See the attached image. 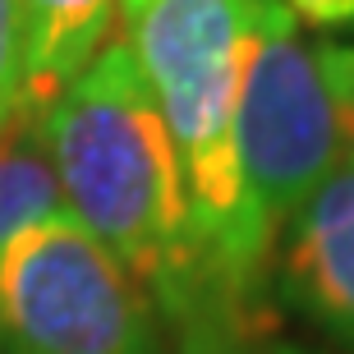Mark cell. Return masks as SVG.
Instances as JSON below:
<instances>
[{"label": "cell", "mask_w": 354, "mask_h": 354, "mask_svg": "<svg viewBox=\"0 0 354 354\" xmlns=\"http://www.w3.org/2000/svg\"><path fill=\"white\" fill-rule=\"evenodd\" d=\"M65 207L152 295L180 354H244L189 230L171 129L129 41H102L79 79L41 111Z\"/></svg>", "instance_id": "obj_1"}, {"label": "cell", "mask_w": 354, "mask_h": 354, "mask_svg": "<svg viewBox=\"0 0 354 354\" xmlns=\"http://www.w3.org/2000/svg\"><path fill=\"white\" fill-rule=\"evenodd\" d=\"M249 10L253 0H120L124 41L171 129L203 272L230 322L258 341L272 244L249 221L235 157V92Z\"/></svg>", "instance_id": "obj_2"}, {"label": "cell", "mask_w": 354, "mask_h": 354, "mask_svg": "<svg viewBox=\"0 0 354 354\" xmlns=\"http://www.w3.org/2000/svg\"><path fill=\"white\" fill-rule=\"evenodd\" d=\"M235 157L249 221L272 249L286 221L345 157L317 41L304 37L286 0H253L249 10L235 92Z\"/></svg>", "instance_id": "obj_3"}, {"label": "cell", "mask_w": 354, "mask_h": 354, "mask_svg": "<svg viewBox=\"0 0 354 354\" xmlns=\"http://www.w3.org/2000/svg\"><path fill=\"white\" fill-rule=\"evenodd\" d=\"M0 354H166L143 281L69 207L0 244Z\"/></svg>", "instance_id": "obj_4"}, {"label": "cell", "mask_w": 354, "mask_h": 354, "mask_svg": "<svg viewBox=\"0 0 354 354\" xmlns=\"http://www.w3.org/2000/svg\"><path fill=\"white\" fill-rule=\"evenodd\" d=\"M281 290L322 331L354 350V157L317 184L281 230Z\"/></svg>", "instance_id": "obj_5"}, {"label": "cell", "mask_w": 354, "mask_h": 354, "mask_svg": "<svg viewBox=\"0 0 354 354\" xmlns=\"http://www.w3.org/2000/svg\"><path fill=\"white\" fill-rule=\"evenodd\" d=\"M120 0H19L24 111L41 115L111 37Z\"/></svg>", "instance_id": "obj_6"}, {"label": "cell", "mask_w": 354, "mask_h": 354, "mask_svg": "<svg viewBox=\"0 0 354 354\" xmlns=\"http://www.w3.org/2000/svg\"><path fill=\"white\" fill-rule=\"evenodd\" d=\"M60 207H65V194L41 138V115L19 111L0 129V244Z\"/></svg>", "instance_id": "obj_7"}, {"label": "cell", "mask_w": 354, "mask_h": 354, "mask_svg": "<svg viewBox=\"0 0 354 354\" xmlns=\"http://www.w3.org/2000/svg\"><path fill=\"white\" fill-rule=\"evenodd\" d=\"M24 111V24L19 0H0V129Z\"/></svg>", "instance_id": "obj_8"}, {"label": "cell", "mask_w": 354, "mask_h": 354, "mask_svg": "<svg viewBox=\"0 0 354 354\" xmlns=\"http://www.w3.org/2000/svg\"><path fill=\"white\" fill-rule=\"evenodd\" d=\"M317 60H322L327 88H331V97H336V115H341L345 152L354 157V41L322 37V41H317Z\"/></svg>", "instance_id": "obj_9"}, {"label": "cell", "mask_w": 354, "mask_h": 354, "mask_svg": "<svg viewBox=\"0 0 354 354\" xmlns=\"http://www.w3.org/2000/svg\"><path fill=\"white\" fill-rule=\"evenodd\" d=\"M286 10L299 19V28L354 32V0H286Z\"/></svg>", "instance_id": "obj_10"}, {"label": "cell", "mask_w": 354, "mask_h": 354, "mask_svg": "<svg viewBox=\"0 0 354 354\" xmlns=\"http://www.w3.org/2000/svg\"><path fill=\"white\" fill-rule=\"evenodd\" d=\"M244 354H299V350H290V345H267V350H258V345H253V350H244Z\"/></svg>", "instance_id": "obj_11"}]
</instances>
